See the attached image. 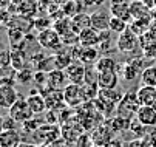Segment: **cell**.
Wrapping results in <instances>:
<instances>
[{
  "instance_id": "41",
  "label": "cell",
  "mask_w": 156,
  "mask_h": 147,
  "mask_svg": "<svg viewBox=\"0 0 156 147\" xmlns=\"http://www.w3.org/2000/svg\"><path fill=\"white\" fill-rule=\"evenodd\" d=\"M153 135H154V136H156V127H154V130H153Z\"/></svg>"
},
{
  "instance_id": "18",
  "label": "cell",
  "mask_w": 156,
  "mask_h": 147,
  "mask_svg": "<svg viewBox=\"0 0 156 147\" xmlns=\"http://www.w3.org/2000/svg\"><path fill=\"white\" fill-rule=\"evenodd\" d=\"M90 27H91V14L83 11V13L76 14L74 17H71V30L76 34H80L83 30L90 28Z\"/></svg>"
},
{
  "instance_id": "11",
  "label": "cell",
  "mask_w": 156,
  "mask_h": 147,
  "mask_svg": "<svg viewBox=\"0 0 156 147\" xmlns=\"http://www.w3.org/2000/svg\"><path fill=\"white\" fill-rule=\"evenodd\" d=\"M136 119L144 124L148 129H154L156 127V109L153 106H141V109L138 110Z\"/></svg>"
},
{
  "instance_id": "15",
  "label": "cell",
  "mask_w": 156,
  "mask_h": 147,
  "mask_svg": "<svg viewBox=\"0 0 156 147\" xmlns=\"http://www.w3.org/2000/svg\"><path fill=\"white\" fill-rule=\"evenodd\" d=\"M101 44V33L94 28H87L79 34V45L80 47H98Z\"/></svg>"
},
{
  "instance_id": "36",
  "label": "cell",
  "mask_w": 156,
  "mask_h": 147,
  "mask_svg": "<svg viewBox=\"0 0 156 147\" xmlns=\"http://www.w3.org/2000/svg\"><path fill=\"white\" fill-rule=\"evenodd\" d=\"M107 0H83L85 6H91V8H96V6H102Z\"/></svg>"
},
{
  "instance_id": "22",
  "label": "cell",
  "mask_w": 156,
  "mask_h": 147,
  "mask_svg": "<svg viewBox=\"0 0 156 147\" xmlns=\"http://www.w3.org/2000/svg\"><path fill=\"white\" fill-rule=\"evenodd\" d=\"M83 0H68L65 5H62V11L65 13V16L68 17H74L76 14L83 13Z\"/></svg>"
},
{
  "instance_id": "1",
  "label": "cell",
  "mask_w": 156,
  "mask_h": 147,
  "mask_svg": "<svg viewBox=\"0 0 156 147\" xmlns=\"http://www.w3.org/2000/svg\"><path fill=\"white\" fill-rule=\"evenodd\" d=\"M139 109H141V104H139V101H138L136 90H131V91H127V93L124 95V98L121 99V102L118 104L116 115L133 121V119L136 118Z\"/></svg>"
},
{
  "instance_id": "32",
  "label": "cell",
  "mask_w": 156,
  "mask_h": 147,
  "mask_svg": "<svg viewBox=\"0 0 156 147\" xmlns=\"http://www.w3.org/2000/svg\"><path fill=\"white\" fill-rule=\"evenodd\" d=\"M50 25H51V20H50V17H37V19L34 20V27H36V28H39L40 31L47 30Z\"/></svg>"
},
{
  "instance_id": "26",
  "label": "cell",
  "mask_w": 156,
  "mask_h": 147,
  "mask_svg": "<svg viewBox=\"0 0 156 147\" xmlns=\"http://www.w3.org/2000/svg\"><path fill=\"white\" fill-rule=\"evenodd\" d=\"M141 85L156 87V65H148L141 74Z\"/></svg>"
},
{
  "instance_id": "27",
  "label": "cell",
  "mask_w": 156,
  "mask_h": 147,
  "mask_svg": "<svg viewBox=\"0 0 156 147\" xmlns=\"http://www.w3.org/2000/svg\"><path fill=\"white\" fill-rule=\"evenodd\" d=\"M133 133V138H136V139H142L144 136L148 135V127H145L144 124H141L136 118L131 121V125H130V130Z\"/></svg>"
},
{
  "instance_id": "4",
  "label": "cell",
  "mask_w": 156,
  "mask_h": 147,
  "mask_svg": "<svg viewBox=\"0 0 156 147\" xmlns=\"http://www.w3.org/2000/svg\"><path fill=\"white\" fill-rule=\"evenodd\" d=\"M8 110H9V116H11L12 119H16L19 124H23V122H27L28 119H31L33 116H36V115L33 113L31 107H30L27 98H25V99H23V98H19Z\"/></svg>"
},
{
  "instance_id": "6",
  "label": "cell",
  "mask_w": 156,
  "mask_h": 147,
  "mask_svg": "<svg viewBox=\"0 0 156 147\" xmlns=\"http://www.w3.org/2000/svg\"><path fill=\"white\" fill-rule=\"evenodd\" d=\"M138 42H139V36L136 33H133L128 27L124 33L119 34V37L116 40V50L121 53H130L136 48Z\"/></svg>"
},
{
  "instance_id": "14",
  "label": "cell",
  "mask_w": 156,
  "mask_h": 147,
  "mask_svg": "<svg viewBox=\"0 0 156 147\" xmlns=\"http://www.w3.org/2000/svg\"><path fill=\"white\" fill-rule=\"evenodd\" d=\"M110 20H111V16L108 13L94 11V13H91V28H94L99 33L108 31L110 30Z\"/></svg>"
},
{
  "instance_id": "12",
  "label": "cell",
  "mask_w": 156,
  "mask_h": 147,
  "mask_svg": "<svg viewBox=\"0 0 156 147\" xmlns=\"http://www.w3.org/2000/svg\"><path fill=\"white\" fill-rule=\"evenodd\" d=\"M27 101L30 104V107L33 110V113L37 116V115H42L48 107H47V101L43 98V95L40 91H36V90H31L30 95L27 96Z\"/></svg>"
},
{
  "instance_id": "42",
  "label": "cell",
  "mask_w": 156,
  "mask_h": 147,
  "mask_svg": "<svg viewBox=\"0 0 156 147\" xmlns=\"http://www.w3.org/2000/svg\"><path fill=\"white\" fill-rule=\"evenodd\" d=\"M153 107H154V109H156V101H154V104H153Z\"/></svg>"
},
{
  "instance_id": "17",
  "label": "cell",
  "mask_w": 156,
  "mask_h": 147,
  "mask_svg": "<svg viewBox=\"0 0 156 147\" xmlns=\"http://www.w3.org/2000/svg\"><path fill=\"white\" fill-rule=\"evenodd\" d=\"M136 96L141 106H153L156 101V87L150 85H141L136 90Z\"/></svg>"
},
{
  "instance_id": "5",
  "label": "cell",
  "mask_w": 156,
  "mask_h": 147,
  "mask_svg": "<svg viewBox=\"0 0 156 147\" xmlns=\"http://www.w3.org/2000/svg\"><path fill=\"white\" fill-rule=\"evenodd\" d=\"M63 99H65V104L68 107H77V106H80V104H83L87 101L83 87L70 82L68 85L63 88Z\"/></svg>"
},
{
  "instance_id": "30",
  "label": "cell",
  "mask_w": 156,
  "mask_h": 147,
  "mask_svg": "<svg viewBox=\"0 0 156 147\" xmlns=\"http://www.w3.org/2000/svg\"><path fill=\"white\" fill-rule=\"evenodd\" d=\"M62 42H63V45L65 47H74L79 44V34H76L74 31H70V33H66L62 36Z\"/></svg>"
},
{
  "instance_id": "35",
  "label": "cell",
  "mask_w": 156,
  "mask_h": 147,
  "mask_svg": "<svg viewBox=\"0 0 156 147\" xmlns=\"http://www.w3.org/2000/svg\"><path fill=\"white\" fill-rule=\"evenodd\" d=\"M8 67H11V51L3 50V53H2V68L5 70Z\"/></svg>"
},
{
  "instance_id": "33",
  "label": "cell",
  "mask_w": 156,
  "mask_h": 147,
  "mask_svg": "<svg viewBox=\"0 0 156 147\" xmlns=\"http://www.w3.org/2000/svg\"><path fill=\"white\" fill-rule=\"evenodd\" d=\"M141 147H156V136L153 133H148L141 139Z\"/></svg>"
},
{
  "instance_id": "38",
  "label": "cell",
  "mask_w": 156,
  "mask_h": 147,
  "mask_svg": "<svg viewBox=\"0 0 156 147\" xmlns=\"http://www.w3.org/2000/svg\"><path fill=\"white\" fill-rule=\"evenodd\" d=\"M124 147H141V139H131V141H127L124 142Z\"/></svg>"
},
{
  "instance_id": "9",
  "label": "cell",
  "mask_w": 156,
  "mask_h": 147,
  "mask_svg": "<svg viewBox=\"0 0 156 147\" xmlns=\"http://www.w3.org/2000/svg\"><path fill=\"white\" fill-rule=\"evenodd\" d=\"M76 50V60H80L87 67L94 65L99 59V50H96V47H79Z\"/></svg>"
},
{
  "instance_id": "44",
  "label": "cell",
  "mask_w": 156,
  "mask_h": 147,
  "mask_svg": "<svg viewBox=\"0 0 156 147\" xmlns=\"http://www.w3.org/2000/svg\"><path fill=\"white\" fill-rule=\"evenodd\" d=\"M131 2H135V0H131Z\"/></svg>"
},
{
  "instance_id": "34",
  "label": "cell",
  "mask_w": 156,
  "mask_h": 147,
  "mask_svg": "<svg viewBox=\"0 0 156 147\" xmlns=\"http://www.w3.org/2000/svg\"><path fill=\"white\" fill-rule=\"evenodd\" d=\"M144 56L145 57H150V59H156V42H150L148 45L144 47Z\"/></svg>"
},
{
  "instance_id": "40",
  "label": "cell",
  "mask_w": 156,
  "mask_h": 147,
  "mask_svg": "<svg viewBox=\"0 0 156 147\" xmlns=\"http://www.w3.org/2000/svg\"><path fill=\"white\" fill-rule=\"evenodd\" d=\"M23 0H11V3H16V5H19V3H22Z\"/></svg>"
},
{
  "instance_id": "37",
  "label": "cell",
  "mask_w": 156,
  "mask_h": 147,
  "mask_svg": "<svg viewBox=\"0 0 156 147\" xmlns=\"http://www.w3.org/2000/svg\"><path fill=\"white\" fill-rule=\"evenodd\" d=\"M104 147H124V142L119 138H111Z\"/></svg>"
},
{
  "instance_id": "13",
  "label": "cell",
  "mask_w": 156,
  "mask_h": 147,
  "mask_svg": "<svg viewBox=\"0 0 156 147\" xmlns=\"http://www.w3.org/2000/svg\"><path fill=\"white\" fill-rule=\"evenodd\" d=\"M119 82V73L118 71H107L98 74V85L99 90H111L116 88Z\"/></svg>"
},
{
  "instance_id": "3",
  "label": "cell",
  "mask_w": 156,
  "mask_h": 147,
  "mask_svg": "<svg viewBox=\"0 0 156 147\" xmlns=\"http://www.w3.org/2000/svg\"><path fill=\"white\" fill-rule=\"evenodd\" d=\"M14 81H16V77L3 76L2 87H0V104H2V107H5V109H9L19 99V95L14 88Z\"/></svg>"
},
{
  "instance_id": "24",
  "label": "cell",
  "mask_w": 156,
  "mask_h": 147,
  "mask_svg": "<svg viewBox=\"0 0 156 147\" xmlns=\"http://www.w3.org/2000/svg\"><path fill=\"white\" fill-rule=\"evenodd\" d=\"M53 28H54L60 36L73 31V30H71V17L63 16V17H60V19H56L54 22H53Z\"/></svg>"
},
{
  "instance_id": "39",
  "label": "cell",
  "mask_w": 156,
  "mask_h": 147,
  "mask_svg": "<svg viewBox=\"0 0 156 147\" xmlns=\"http://www.w3.org/2000/svg\"><path fill=\"white\" fill-rule=\"evenodd\" d=\"M19 147H36V145H34V144H31V142H25V144L22 142V144H20Z\"/></svg>"
},
{
  "instance_id": "2",
  "label": "cell",
  "mask_w": 156,
  "mask_h": 147,
  "mask_svg": "<svg viewBox=\"0 0 156 147\" xmlns=\"http://www.w3.org/2000/svg\"><path fill=\"white\" fill-rule=\"evenodd\" d=\"M37 42L39 45L43 50H50L54 54L59 53L63 47V42H62V36L54 30V28H47L37 34Z\"/></svg>"
},
{
  "instance_id": "19",
  "label": "cell",
  "mask_w": 156,
  "mask_h": 147,
  "mask_svg": "<svg viewBox=\"0 0 156 147\" xmlns=\"http://www.w3.org/2000/svg\"><path fill=\"white\" fill-rule=\"evenodd\" d=\"M22 144V136L17 130H2L0 145L2 147H19Z\"/></svg>"
},
{
  "instance_id": "29",
  "label": "cell",
  "mask_w": 156,
  "mask_h": 147,
  "mask_svg": "<svg viewBox=\"0 0 156 147\" xmlns=\"http://www.w3.org/2000/svg\"><path fill=\"white\" fill-rule=\"evenodd\" d=\"M31 79H34V73H33V70L30 67L17 70V73H16V82H19V84H28Z\"/></svg>"
},
{
  "instance_id": "25",
  "label": "cell",
  "mask_w": 156,
  "mask_h": 147,
  "mask_svg": "<svg viewBox=\"0 0 156 147\" xmlns=\"http://www.w3.org/2000/svg\"><path fill=\"white\" fill-rule=\"evenodd\" d=\"M25 60H27V56H25V50H11V67L14 70H22L25 68Z\"/></svg>"
},
{
  "instance_id": "20",
  "label": "cell",
  "mask_w": 156,
  "mask_h": 147,
  "mask_svg": "<svg viewBox=\"0 0 156 147\" xmlns=\"http://www.w3.org/2000/svg\"><path fill=\"white\" fill-rule=\"evenodd\" d=\"M98 73H107V71H118L119 73V65L116 64L115 59H111L108 56H102L98 59V62L94 64Z\"/></svg>"
},
{
  "instance_id": "8",
  "label": "cell",
  "mask_w": 156,
  "mask_h": 147,
  "mask_svg": "<svg viewBox=\"0 0 156 147\" xmlns=\"http://www.w3.org/2000/svg\"><path fill=\"white\" fill-rule=\"evenodd\" d=\"M70 84V79L66 76L65 70L54 68L53 71L48 73V87L53 90H63Z\"/></svg>"
},
{
  "instance_id": "31",
  "label": "cell",
  "mask_w": 156,
  "mask_h": 147,
  "mask_svg": "<svg viewBox=\"0 0 156 147\" xmlns=\"http://www.w3.org/2000/svg\"><path fill=\"white\" fill-rule=\"evenodd\" d=\"M19 122L16 119H12L11 116H6L2 119V130H16Z\"/></svg>"
},
{
  "instance_id": "16",
  "label": "cell",
  "mask_w": 156,
  "mask_h": 147,
  "mask_svg": "<svg viewBox=\"0 0 156 147\" xmlns=\"http://www.w3.org/2000/svg\"><path fill=\"white\" fill-rule=\"evenodd\" d=\"M110 11H111V16L121 17V19L127 20V22L133 17L131 11H130V3H127V0H113L111 6H110Z\"/></svg>"
},
{
  "instance_id": "21",
  "label": "cell",
  "mask_w": 156,
  "mask_h": 147,
  "mask_svg": "<svg viewBox=\"0 0 156 147\" xmlns=\"http://www.w3.org/2000/svg\"><path fill=\"white\" fill-rule=\"evenodd\" d=\"M108 122H110L111 130L115 132V135L130 130V125H131V119H127V118H122V116H118V115L113 119H110Z\"/></svg>"
},
{
  "instance_id": "43",
  "label": "cell",
  "mask_w": 156,
  "mask_h": 147,
  "mask_svg": "<svg viewBox=\"0 0 156 147\" xmlns=\"http://www.w3.org/2000/svg\"><path fill=\"white\" fill-rule=\"evenodd\" d=\"M93 147H104V145H93Z\"/></svg>"
},
{
  "instance_id": "7",
  "label": "cell",
  "mask_w": 156,
  "mask_h": 147,
  "mask_svg": "<svg viewBox=\"0 0 156 147\" xmlns=\"http://www.w3.org/2000/svg\"><path fill=\"white\" fill-rule=\"evenodd\" d=\"M66 76H68L71 84H77V85H83L85 84V74H87V65L82 64L80 60H74L70 67L65 68Z\"/></svg>"
},
{
  "instance_id": "28",
  "label": "cell",
  "mask_w": 156,
  "mask_h": 147,
  "mask_svg": "<svg viewBox=\"0 0 156 147\" xmlns=\"http://www.w3.org/2000/svg\"><path fill=\"white\" fill-rule=\"evenodd\" d=\"M127 28H128L127 20H124V19H121V17H116V16H111V20H110V31L121 34V33H124Z\"/></svg>"
},
{
  "instance_id": "10",
  "label": "cell",
  "mask_w": 156,
  "mask_h": 147,
  "mask_svg": "<svg viewBox=\"0 0 156 147\" xmlns=\"http://www.w3.org/2000/svg\"><path fill=\"white\" fill-rule=\"evenodd\" d=\"M115 132L111 130L110 125H105V124H99L98 127L94 129L93 135H91V141H93V145H105L113 136Z\"/></svg>"
},
{
  "instance_id": "23",
  "label": "cell",
  "mask_w": 156,
  "mask_h": 147,
  "mask_svg": "<svg viewBox=\"0 0 156 147\" xmlns=\"http://www.w3.org/2000/svg\"><path fill=\"white\" fill-rule=\"evenodd\" d=\"M37 3L39 2H34V0H23L22 3L17 5V14L25 16V17H33L36 11L39 9Z\"/></svg>"
}]
</instances>
